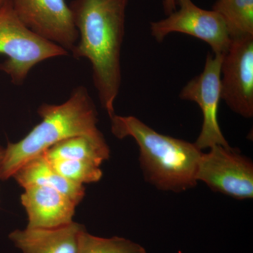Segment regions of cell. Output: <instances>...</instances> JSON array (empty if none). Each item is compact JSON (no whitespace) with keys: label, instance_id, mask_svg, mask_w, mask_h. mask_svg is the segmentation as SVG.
Segmentation results:
<instances>
[{"label":"cell","instance_id":"cell-10","mask_svg":"<svg viewBox=\"0 0 253 253\" xmlns=\"http://www.w3.org/2000/svg\"><path fill=\"white\" fill-rule=\"evenodd\" d=\"M23 189L21 200L28 214V228L51 229L73 222L76 205L66 195L46 186Z\"/></svg>","mask_w":253,"mask_h":253},{"label":"cell","instance_id":"cell-12","mask_svg":"<svg viewBox=\"0 0 253 253\" xmlns=\"http://www.w3.org/2000/svg\"><path fill=\"white\" fill-rule=\"evenodd\" d=\"M12 177L23 188L36 185L56 190L72 200L76 206L85 196V188L83 184L72 182L59 174L43 154L23 165Z\"/></svg>","mask_w":253,"mask_h":253},{"label":"cell","instance_id":"cell-9","mask_svg":"<svg viewBox=\"0 0 253 253\" xmlns=\"http://www.w3.org/2000/svg\"><path fill=\"white\" fill-rule=\"evenodd\" d=\"M21 23L36 36L72 51L78 33L66 0H10Z\"/></svg>","mask_w":253,"mask_h":253},{"label":"cell","instance_id":"cell-8","mask_svg":"<svg viewBox=\"0 0 253 253\" xmlns=\"http://www.w3.org/2000/svg\"><path fill=\"white\" fill-rule=\"evenodd\" d=\"M221 95L236 114L253 117V35L231 38L221 62Z\"/></svg>","mask_w":253,"mask_h":253},{"label":"cell","instance_id":"cell-4","mask_svg":"<svg viewBox=\"0 0 253 253\" xmlns=\"http://www.w3.org/2000/svg\"><path fill=\"white\" fill-rule=\"evenodd\" d=\"M0 54L7 59L0 70L16 85L23 84L38 63L68 54L66 49L29 31L15 14L11 1L0 8Z\"/></svg>","mask_w":253,"mask_h":253},{"label":"cell","instance_id":"cell-18","mask_svg":"<svg viewBox=\"0 0 253 253\" xmlns=\"http://www.w3.org/2000/svg\"><path fill=\"white\" fill-rule=\"evenodd\" d=\"M4 148L0 146V172H1V164H2L3 158H4Z\"/></svg>","mask_w":253,"mask_h":253},{"label":"cell","instance_id":"cell-11","mask_svg":"<svg viewBox=\"0 0 253 253\" xmlns=\"http://www.w3.org/2000/svg\"><path fill=\"white\" fill-rule=\"evenodd\" d=\"M85 229L78 223L51 229L16 230L9 239L23 253H77L80 236Z\"/></svg>","mask_w":253,"mask_h":253},{"label":"cell","instance_id":"cell-3","mask_svg":"<svg viewBox=\"0 0 253 253\" xmlns=\"http://www.w3.org/2000/svg\"><path fill=\"white\" fill-rule=\"evenodd\" d=\"M38 113L41 122L21 140L8 143L0 172L1 180L12 177L25 163L63 139L101 133L97 127L96 106L83 86L73 89L63 104H42Z\"/></svg>","mask_w":253,"mask_h":253},{"label":"cell","instance_id":"cell-15","mask_svg":"<svg viewBox=\"0 0 253 253\" xmlns=\"http://www.w3.org/2000/svg\"><path fill=\"white\" fill-rule=\"evenodd\" d=\"M77 253H147L141 245L130 240L114 236L101 238L84 229L80 236Z\"/></svg>","mask_w":253,"mask_h":253},{"label":"cell","instance_id":"cell-16","mask_svg":"<svg viewBox=\"0 0 253 253\" xmlns=\"http://www.w3.org/2000/svg\"><path fill=\"white\" fill-rule=\"evenodd\" d=\"M48 161L59 174L76 184L83 185L97 182L103 176L100 166L87 161L70 159H53Z\"/></svg>","mask_w":253,"mask_h":253},{"label":"cell","instance_id":"cell-5","mask_svg":"<svg viewBox=\"0 0 253 253\" xmlns=\"http://www.w3.org/2000/svg\"><path fill=\"white\" fill-rule=\"evenodd\" d=\"M200 158L196 180L238 200L253 198V163L231 146L215 145Z\"/></svg>","mask_w":253,"mask_h":253},{"label":"cell","instance_id":"cell-2","mask_svg":"<svg viewBox=\"0 0 253 253\" xmlns=\"http://www.w3.org/2000/svg\"><path fill=\"white\" fill-rule=\"evenodd\" d=\"M111 131L118 139L132 138L139 148L145 180L163 191L179 193L197 185L196 172L203 151L194 143L164 135L134 116L115 113Z\"/></svg>","mask_w":253,"mask_h":253},{"label":"cell","instance_id":"cell-19","mask_svg":"<svg viewBox=\"0 0 253 253\" xmlns=\"http://www.w3.org/2000/svg\"><path fill=\"white\" fill-rule=\"evenodd\" d=\"M8 0H0V8Z\"/></svg>","mask_w":253,"mask_h":253},{"label":"cell","instance_id":"cell-7","mask_svg":"<svg viewBox=\"0 0 253 253\" xmlns=\"http://www.w3.org/2000/svg\"><path fill=\"white\" fill-rule=\"evenodd\" d=\"M223 55L208 54L203 72L191 80L181 89L179 97L199 105L203 113L202 128L194 143L201 149L215 145L229 147L218 122V109L221 99V66Z\"/></svg>","mask_w":253,"mask_h":253},{"label":"cell","instance_id":"cell-1","mask_svg":"<svg viewBox=\"0 0 253 253\" xmlns=\"http://www.w3.org/2000/svg\"><path fill=\"white\" fill-rule=\"evenodd\" d=\"M128 0H73L69 5L78 41L71 51L90 63L101 106L115 114L114 103L122 82L121 50Z\"/></svg>","mask_w":253,"mask_h":253},{"label":"cell","instance_id":"cell-13","mask_svg":"<svg viewBox=\"0 0 253 253\" xmlns=\"http://www.w3.org/2000/svg\"><path fill=\"white\" fill-rule=\"evenodd\" d=\"M48 160L87 161L100 166L110 157V149L102 133L96 135L72 136L56 143L43 154Z\"/></svg>","mask_w":253,"mask_h":253},{"label":"cell","instance_id":"cell-6","mask_svg":"<svg viewBox=\"0 0 253 253\" xmlns=\"http://www.w3.org/2000/svg\"><path fill=\"white\" fill-rule=\"evenodd\" d=\"M179 9L165 19L151 23V33L159 42L170 33L189 35L204 41L214 54H224L231 38L224 20L214 10L201 9L191 0H177Z\"/></svg>","mask_w":253,"mask_h":253},{"label":"cell","instance_id":"cell-17","mask_svg":"<svg viewBox=\"0 0 253 253\" xmlns=\"http://www.w3.org/2000/svg\"><path fill=\"white\" fill-rule=\"evenodd\" d=\"M177 0H163V9L168 16L175 11Z\"/></svg>","mask_w":253,"mask_h":253},{"label":"cell","instance_id":"cell-14","mask_svg":"<svg viewBox=\"0 0 253 253\" xmlns=\"http://www.w3.org/2000/svg\"><path fill=\"white\" fill-rule=\"evenodd\" d=\"M212 10L224 20L231 38L253 36V0H217Z\"/></svg>","mask_w":253,"mask_h":253}]
</instances>
